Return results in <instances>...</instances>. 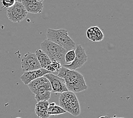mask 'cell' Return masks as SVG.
Instances as JSON below:
<instances>
[{"instance_id": "cell-1", "label": "cell", "mask_w": 133, "mask_h": 118, "mask_svg": "<svg viewBox=\"0 0 133 118\" xmlns=\"http://www.w3.org/2000/svg\"><path fill=\"white\" fill-rule=\"evenodd\" d=\"M57 76L64 79L68 91L77 93L87 90L83 76L75 70H69L62 66Z\"/></svg>"}, {"instance_id": "cell-2", "label": "cell", "mask_w": 133, "mask_h": 118, "mask_svg": "<svg viewBox=\"0 0 133 118\" xmlns=\"http://www.w3.org/2000/svg\"><path fill=\"white\" fill-rule=\"evenodd\" d=\"M46 35L47 39L64 48L67 51L75 48V43L69 36L67 30L64 28L58 30L48 28Z\"/></svg>"}, {"instance_id": "cell-3", "label": "cell", "mask_w": 133, "mask_h": 118, "mask_svg": "<svg viewBox=\"0 0 133 118\" xmlns=\"http://www.w3.org/2000/svg\"><path fill=\"white\" fill-rule=\"evenodd\" d=\"M58 103L66 113L74 116H78L81 114L79 102L77 95L71 91H68L62 92L59 97Z\"/></svg>"}, {"instance_id": "cell-4", "label": "cell", "mask_w": 133, "mask_h": 118, "mask_svg": "<svg viewBox=\"0 0 133 118\" xmlns=\"http://www.w3.org/2000/svg\"><path fill=\"white\" fill-rule=\"evenodd\" d=\"M40 48L45 52L52 61H58L61 65H65V55L67 51L48 39L44 40L40 44Z\"/></svg>"}, {"instance_id": "cell-5", "label": "cell", "mask_w": 133, "mask_h": 118, "mask_svg": "<svg viewBox=\"0 0 133 118\" xmlns=\"http://www.w3.org/2000/svg\"><path fill=\"white\" fill-rule=\"evenodd\" d=\"M28 13L22 2H15L14 5L7 9L6 16L13 23H19L26 18Z\"/></svg>"}, {"instance_id": "cell-6", "label": "cell", "mask_w": 133, "mask_h": 118, "mask_svg": "<svg viewBox=\"0 0 133 118\" xmlns=\"http://www.w3.org/2000/svg\"><path fill=\"white\" fill-rule=\"evenodd\" d=\"M75 56L74 61L69 64H65L63 66L69 70H76L81 68L87 62L88 56L85 49L81 45H78L75 48Z\"/></svg>"}, {"instance_id": "cell-7", "label": "cell", "mask_w": 133, "mask_h": 118, "mask_svg": "<svg viewBox=\"0 0 133 118\" xmlns=\"http://www.w3.org/2000/svg\"><path fill=\"white\" fill-rule=\"evenodd\" d=\"M21 68L24 72L42 68L35 54L31 52H27L22 57Z\"/></svg>"}, {"instance_id": "cell-8", "label": "cell", "mask_w": 133, "mask_h": 118, "mask_svg": "<svg viewBox=\"0 0 133 118\" xmlns=\"http://www.w3.org/2000/svg\"><path fill=\"white\" fill-rule=\"evenodd\" d=\"M48 79L52 87V92L53 93H62L68 90L66 88L64 79L55 75L52 73H49L44 76Z\"/></svg>"}, {"instance_id": "cell-9", "label": "cell", "mask_w": 133, "mask_h": 118, "mask_svg": "<svg viewBox=\"0 0 133 118\" xmlns=\"http://www.w3.org/2000/svg\"><path fill=\"white\" fill-rule=\"evenodd\" d=\"M28 86L33 94H35L38 90L41 89H45L52 92V87L50 82L44 76L31 81L28 84Z\"/></svg>"}, {"instance_id": "cell-10", "label": "cell", "mask_w": 133, "mask_h": 118, "mask_svg": "<svg viewBox=\"0 0 133 118\" xmlns=\"http://www.w3.org/2000/svg\"><path fill=\"white\" fill-rule=\"evenodd\" d=\"M49 73L50 72L46 71L45 69L40 68L39 69L34 70V71L24 72L23 74L21 76L20 79L24 85H28V84H30L31 81H32L34 79L43 77V76Z\"/></svg>"}, {"instance_id": "cell-11", "label": "cell", "mask_w": 133, "mask_h": 118, "mask_svg": "<svg viewBox=\"0 0 133 118\" xmlns=\"http://www.w3.org/2000/svg\"><path fill=\"white\" fill-rule=\"evenodd\" d=\"M22 4L28 13L39 14L43 11L44 8L43 2L37 0H23Z\"/></svg>"}, {"instance_id": "cell-12", "label": "cell", "mask_w": 133, "mask_h": 118, "mask_svg": "<svg viewBox=\"0 0 133 118\" xmlns=\"http://www.w3.org/2000/svg\"><path fill=\"white\" fill-rule=\"evenodd\" d=\"M87 39L92 41H100L104 39V34L98 26L91 27L86 31Z\"/></svg>"}, {"instance_id": "cell-13", "label": "cell", "mask_w": 133, "mask_h": 118, "mask_svg": "<svg viewBox=\"0 0 133 118\" xmlns=\"http://www.w3.org/2000/svg\"><path fill=\"white\" fill-rule=\"evenodd\" d=\"M49 103L48 101L37 102L35 105V112L39 118H49L50 117L47 113Z\"/></svg>"}, {"instance_id": "cell-14", "label": "cell", "mask_w": 133, "mask_h": 118, "mask_svg": "<svg viewBox=\"0 0 133 118\" xmlns=\"http://www.w3.org/2000/svg\"><path fill=\"white\" fill-rule=\"evenodd\" d=\"M35 54L42 68L45 69L46 66L52 62L49 57L42 49H37L35 52Z\"/></svg>"}, {"instance_id": "cell-15", "label": "cell", "mask_w": 133, "mask_h": 118, "mask_svg": "<svg viewBox=\"0 0 133 118\" xmlns=\"http://www.w3.org/2000/svg\"><path fill=\"white\" fill-rule=\"evenodd\" d=\"M47 113H48V114L50 116L64 114L66 112L61 107L58 106V105H56L55 102H52L49 103Z\"/></svg>"}, {"instance_id": "cell-16", "label": "cell", "mask_w": 133, "mask_h": 118, "mask_svg": "<svg viewBox=\"0 0 133 118\" xmlns=\"http://www.w3.org/2000/svg\"><path fill=\"white\" fill-rule=\"evenodd\" d=\"M51 92V91L48 90H42L37 92L34 95L35 97V99L37 102L48 101L50 98Z\"/></svg>"}, {"instance_id": "cell-17", "label": "cell", "mask_w": 133, "mask_h": 118, "mask_svg": "<svg viewBox=\"0 0 133 118\" xmlns=\"http://www.w3.org/2000/svg\"><path fill=\"white\" fill-rule=\"evenodd\" d=\"M62 65L58 61H53L50 63L49 64L46 66L45 69L48 71L50 73H54V72H58L59 69H61Z\"/></svg>"}, {"instance_id": "cell-18", "label": "cell", "mask_w": 133, "mask_h": 118, "mask_svg": "<svg viewBox=\"0 0 133 118\" xmlns=\"http://www.w3.org/2000/svg\"><path fill=\"white\" fill-rule=\"evenodd\" d=\"M75 56V49L68 51L65 53V57H64L65 63L66 64H69L71 63L74 61Z\"/></svg>"}, {"instance_id": "cell-19", "label": "cell", "mask_w": 133, "mask_h": 118, "mask_svg": "<svg viewBox=\"0 0 133 118\" xmlns=\"http://www.w3.org/2000/svg\"><path fill=\"white\" fill-rule=\"evenodd\" d=\"M16 0H1V4L2 7L8 9L13 6Z\"/></svg>"}, {"instance_id": "cell-20", "label": "cell", "mask_w": 133, "mask_h": 118, "mask_svg": "<svg viewBox=\"0 0 133 118\" xmlns=\"http://www.w3.org/2000/svg\"><path fill=\"white\" fill-rule=\"evenodd\" d=\"M98 118H108V117H107V116H101L99 117Z\"/></svg>"}, {"instance_id": "cell-21", "label": "cell", "mask_w": 133, "mask_h": 118, "mask_svg": "<svg viewBox=\"0 0 133 118\" xmlns=\"http://www.w3.org/2000/svg\"><path fill=\"white\" fill-rule=\"evenodd\" d=\"M109 118H125V117H116V116H113V117H109Z\"/></svg>"}, {"instance_id": "cell-22", "label": "cell", "mask_w": 133, "mask_h": 118, "mask_svg": "<svg viewBox=\"0 0 133 118\" xmlns=\"http://www.w3.org/2000/svg\"><path fill=\"white\" fill-rule=\"evenodd\" d=\"M22 1H23V0H16V1L18 2H22Z\"/></svg>"}, {"instance_id": "cell-23", "label": "cell", "mask_w": 133, "mask_h": 118, "mask_svg": "<svg viewBox=\"0 0 133 118\" xmlns=\"http://www.w3.org/2000/svg\"><path fill=\"white\" fill-rule=\"evenodd\" d=\"M37 1H40V2H43V1H44V0H37Z\"/></svg>"}, {"instance_id": "cell-24", "label": "cell", "mask_w": 133, "mask_h": 118, "mask_svg": "<svg viewBox=\"0 0 133 118\" xmlns=\"http://www.w3.org/2000/svg\"><path fill=\"white\" fill-rule=\"evenodd\" d=\"M15 118H22V117H15Z\"/></svg>"}]
</instances>
